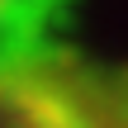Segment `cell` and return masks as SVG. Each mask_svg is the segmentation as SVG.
<instances>
[{"label": "cell", "mask_w": 128, "mask_h": 128, "mask_svg": "<svg viewBox=\"0 0 128 128\" xmlns=\"http://www.w3.org/2000/svg\"><path fill=\"white\" fill-rule=\"evenodd\" d=\"M0 128H128V57L81 48L0 52Z\"/></svg>", "instance_id": "6da1fadb"}, {"label": "cell", "mask_w": 128, "mask_h": 128, "mask_svg": "<svg viewBox=\"0 0 128 128\" xmlns=\"http://www.w3.org/2000/svg\"><path fill=\"white\" fill-rule=\"evenodd\" d=\"M5 14H10V10H0V24H5Z\"/></svg>", "instance_id": "7a4b0ae2"}]
</instances>
